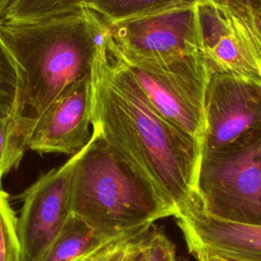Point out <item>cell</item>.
I'll return each instance as SVG.
<instances>
[{"instance_id":"obj_17","label":"cell","mask_w":261,"mask_h":261,"mask_svg":"<svg viewBox=\"0 0 261 261\" xmlns=\"http://www.w3.org/2000/svg\"><path fill=\"white\" fill-rule=\"evenodd\" d=\"M149 230H138L117 237L76 261H124L147 237Z\"/></svg>"},{"instance_id":"obj_21","label":"cell","mask_w":261,"mask_h":261,"mask_svg":"<svg viewBox=\"0 0 261 261\" xmlns=\"http://www.w3.org/2000/svg\"><path fill=\"white\" fill-rule=\"evenodd\" d=\"M189 252L198 260V261H246L233 256L215 252L202 247H195L189 249Z\"/></svg>"},{"instance_id":"obj_19","label":"cell","mask_w":261,"mask_h":261,"mask_svg":"<svg viewBox=\"0 0 261 261\" xmlns=\"http://www.w3.org/2000/svg\"><path fill=\"white\" fill-rule=\"evenodd\" d=\"M146 261H176L175 248L161 229H150L145 243Z\"/></svg>"},{"instance_id":"obj_2","label":"cell","mask_w":261,"mask_h":261,"mask_svg":"<svg viewBox=\"0 0 261 261\" xmlns=\"http://www.w3.org/2000/svg\"><path fill=\"white\" fill-rule=\"evenodd\" d=\"M107 33V24L85 7L37 21H0V39L17 67L11 116L23 152L36 123L55 98L69 85L92 77Z\"/></svg>"},{"instance_id":"obj_5","label":"cell","mask_w":261,"mask_h":261,"mask_svg":"<svg viewBox=\"0 0 261 261\" xmlns=\"http://www.w3.org/2000/svg\"><path fill=\"white\" fill-rule=\"evenodd\" d=\"M114 54L132 73L150 104L168 122L203 149L206 137V92L212 74L197 53L170 60H143Z\"/></svg>"},{"instance_id":"obj_7","label":"cell","mask_w":261,"mask_h":261,"mask_svg":"<svg viewBox=\"0 0 261 261\" xmlns=\"http://www.w3.org/2000/svg\"><path fill=\"white\" fill-rule=\"evenodd\" d=\"M77 153L21 194L17 218L21 261H40L72 214V173Z\"/></svg>"},{"instance_id":"obj_13","label":"cell","mask_w":261,"mask_h":261,"mask_svg":"<svg viewBox=\"0 0 261 261\" xmlns=\"http://www.w3.org/2000/svg\"><path fill=\"white\" fill-rule=\"evenodd\" d=\"M83 8V0H15L0 21L30 22Z\"/></svg>"},{"instance_id":"obj_11","label":"cell","mask_w":261,"mask_h":261,"mask_svg":"<svg viewBox=\"0 0 261 261\" xmlns=\"http://www.w3.org/2000/svg\"><path fill=\"white\" fill-rule=\"evenodd\" d=\"M188 249L206 248L246 261H261V225L214 217L198 197L174 216Z\"/></svg>"},{"instance_id":"obj_1","label":"cell","mask_w":261,"mask_h":261,"mask_svg":"<svg viewBox=\"0 0 261 261\" xmlns=\"http://www.w3.org/2000/svg\"><path fill=\"white\" fill-rule=\"evenodd\" d=\"M92 84L93 129L177 215L197 196L202 147L155 110L109 47L107 36L93 67Z\"/></svg>"},{"instance_id":"obj_8","label":"cell","mask_w":261,"mask_h":261,"mask_svg":"<svg viewBox=\"0 0 261 261\" xmlns=\"http://www.w3.org/2000/svg\"><path fill=\"white\" fill-rule=\"evenodd\" d=\"M198 50L212 73L261 85V35L231 12L198 0Z\"/></svg>"},{"instance_id":"obj_16","label":"cell","mask_w":261,"mask_h":261,"mask_svg":"<svg viewBox=\"0 0 261 261\" xmlns=\"http://www.w3.org/2000/svg\"><path fill=\"white\" fill-rule=\"evenodd\" d=\"M16 64L0 39V116L11 115L17 93Z\"/></svg>"},{"instance_id":"obj_9","label":"cell","mask_w":261,"mask_h":261,"mask_svg":"<svg viewBox=\"0 0 261 261\" xmlns=\"http://www.w3.org/2000/svg\"><path fill=\"white\" fill-rule=\"evenodd\" d=\"M205 108L203 153L223 148L261 125V85L214 72L208 83Z\"/></svg>"},{"instance_id":"obj_22","label":"cell","mask_w":261,"mask_h":261,"mask_svg":"<svg viewBox=\"0 0 261 261\" xmlns=\"http://www.w3.org/2000/svg\"><path fill=\"white\" fill-rule=\"evenodd\" d=\"M150 231V230H149ZM148 236V234H147ZM147 239V237H146ZM146 239L137 247L135 248L129 255L124 259V261H146V255H145V243Z\"/></svg>"},{"instance_id":"obj_6","label":"cell","mask_w":261,"mask_h":261,"mask_svg":"<svg viewBox=\"0 0 261 261\" xmlns=\"http://www.w3.org/2000/svg\"><path fill=\"white\" fill-rule=\"evenodd\" d=\"M198 0H179L154 11L108 24V41L119 54L170 60L199 53Z\"/></svg>"},{"instance_id":"obj_3","label":"cell","mask_w":261,"mask_h":261,"mask_svg":"<svg viewBox=\"0 0 261 261\" xmlns=\"http://www.w3.org/2000/svg\"><path fill=\"white\" fill-rule=\"evenodd\" d=\"M72 213L111 237L150 230L156 220L174 216L155 188L95 129L73 167Z\"/></svg>"},{"instance_id":"obj_10","label":"cell","mask_w":261,"mask_h":261,"mask_svg":"<svg viewBox=\"0 0 261 261\" xmlns=\"http://www.w3.org/2000/svg\"><path fill=\"white\" fill-rule=\"evenodd\" d=\"M93 119L92 77L66 87L36 123L29 149L38 153L74 155L89 143Z\"/></svg>"},{"instance_id":"obj_23","label":"cell","mask_w":261,"mask_h":261,"mask_svg":"<svg viewBox=\"0 0 261 261\" xmlns=\"http://www.w3.org/2000/svg\"><path fill=\"white\" fill-rule=\"evenodd\" d=\"M15 0H0V20L2 19L4 13L8 9V7L14 2Z\"/></svg>"},{"instance_id":"obj_4","label":"cell","mask_w":261,"mask_h":261,"mask_svg":"<svg viewBox=\"0 0 261 261\" xmlns=\"http://www.w3.org/2000/svg\"><path fill=\"white\" fill-rule=\"evenodd\" d=\"M197 197L214 217L261 225V125L223 148L203 153Z\"/></svg>"},{"instance_id":"obj_15","label":"cell","mask_w":261,"mask_h":261,"mask_svg":"<svg viewBox=\"0 0 261 261\" xmlns=\"http://www.w3.org/2000/svg\"><path fill=\"white\" fill-rule=\"evenodd\" d=\"M0 261H21L17 218L8 194L0 189Z\"/></svg>"},{"instance_id":"obj_14","label":"cell","mask_w":261,"mask_h":261,"mask_svg":"<svg viewBox=\"0 0 261 261\" xmlns=\"http://www.w3.org/2000/svg\"><path fill=\"white\" fill-rule=\"evenodd\" d=\"M179 0H83V7L95 12L107 25L129 19Z\"/></svg>"},{"instance_id":"obj_20","label":"cell","mask_w":261,"mask_h":261,"mask_svg":"<svg viewBox=\"0 0 261 261\" xmlns=\"http://www.w3.org/2000/svg\"><path fill=\"white\" fill-rule=\"evenodd\" d=\"M217 5L249 24L254 31L261 35V22L255 10L252 0H199Z\"/></svg>"},{"instance_id":"obj_18","label":"cell","mask_w":261,"mask_h":261,"mask_svg":"<svg viewBox=\"0 0 261 261\" xmlns=\"http://www.w3.org/2000/svg\"><path fill=\"white\" fill-rule=\"evenodd\" d=\"M23 154L16 141L12 116H0V185L3 176L18 166Z\"/></svg>"},{"instance_id":"obj_12","label":"cell","mask_w":261,"mask_h":261,"mask_svg":"<svg viewBox=\"0 0 261 261\" xmlns=\"http://www.w3.org/2000/svg\"><path fill=\"white\" fill-rule=\"evenodd\" d=\"M115 238L72 213L40 261H76Z\"/></svg>"},{"instance_id":"obj_24","label":"cell","mask_w":261,"mask_h":261,"mask_svg":"<svg viewBox=\"0 0 261 261\" xmlns=\"http://www.w3.org/2000/svg\"><path fill=\"white\" fill-rule=\"evenodd\" d=\"M252 2L255 7V10L257 12V15L259 17V20L261 22V0H252Z\"/></svg>"}]
</instances>
